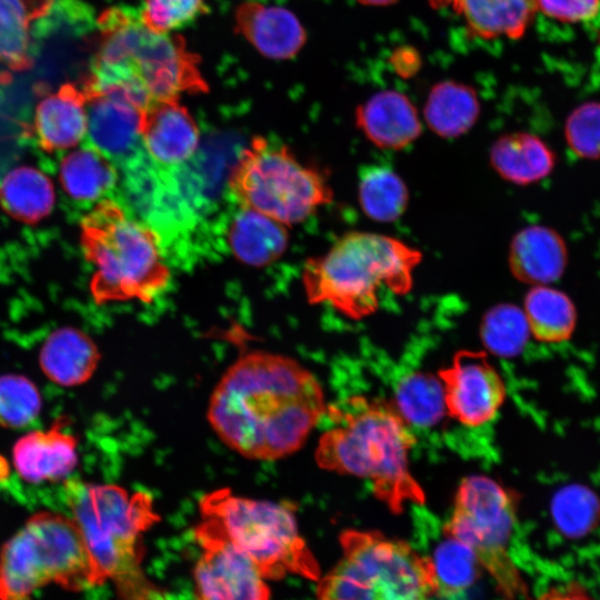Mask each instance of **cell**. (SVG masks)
Here are the masks:
<instances>
[{"mask_svg":"<svg viewBox=\"0 0 600 600\" xmlns=\"http://www.w3.org/2000/svg\"><path fill=\"white\" fill-rule=\"evenodd\" d=\"M326 410L323 391L310 371L291 358L258 350L227 369L207 417L239 454L274 460L300 449Z\"/></svg>","mask_w":600,"mask_h":600,"instance_id":"1","label":"cell"},{"mask_svg":"<svg viewBox=\"0 0 600 600\" xmlns=\"http://www.w3.org/2000/svg\"><path fill=\"white\" fill-rule=\"evenodd\" d=\"M331 427L320 437L316 460L326 470L370 481L373 494L400 513L424 493L409 468L416 438L394 403L354 396L327 407Z\"/></svg>","mask_w":600,"mask_h":600,"instance_id":"2","label":"cell"},{"mask_svg":"<svg viewBox=\"0 0 600 600\" xmlns=\"http://www.w3.org/2000/svg\"><path fill=\"white\" fill-rule=\"evenodd\" d=\"M64 500L99 586L112 582L121 600H163L142 569V536L159 521L151 496L71 480L64 483Z\"/></svg>","mask_w":600,"mask_h":600,"instance_id":"3","label":"cell"},{"mask_svg":"<svg viewBox=\"0 0 600 600\" xmlns=\"http://www.w3.org/2000/svg\"><path fill=\"white\" fill-rule=\"evenodd\" d=\"M422 253L406 242L369 231H350L306 261L302 284L310 303H327L359 320L379 307L382 289L407 294Z\"/></svg>","mask_w":600,"mask_h":600,"instance_id":"4","label":"cell"},{"mask_svg":"<svg viewBox=\"0 0 600 600\" xmlns=\"http://www.w3.org/2000/svg\"><path fill=\"white\" fill-rule=\"evenodd\" d=\"M103 27L91 92H117L144 110L207 89L196 56L180 38L152 32L122 12L108 16Z\"/></svg>","mask_w":600,"mask_h":600,"instance_id":"5","label":"cell"},{"mask_svg":"<svg viewBox=\"0 0 600 600\" xmlns=\"http://www.w3.org/2000/svg\"><path fill=\"white\" fill-rule=\"evenodd\" d=\"M82 246L93 266L91 293L98 303L151 302L169 283L158 232L111 200L100 201L82 221Z\"/></svg>","mask_w":600,"mask_h":600,"instance_id":"6","label":"cell"},{"mask_svg":"<svg viewBox=\"0 0 600 600\" xmlns=\"http://www.w3.org/2000/svg\"><path fill=\"white\" fill-rule=\"evenodd\" d=\"M200 513L196 529L228 541L266 580L288 574L319 579V564L300 536L292 506L218 489L202 498Z\"/></svg>","mask_w":600,"mask_h":600,"instance_id":"7","label":"cell"},{"mask_svg":"<svg viewBox=\"0 0 600 600\" xmlns=\"http://www.w3.org/2000/svg\"><path fill=\"white\" fill-rule=\"evenodd\" d=\"M342 554L320 579L318 600H432L439 581L430 558L376 531L348 529Z\"/></svg>","mask_w":600,"mask_h":600,"instance_id":"8","label":"cell"},{"mask_svg":"<svg viewBox=\"0 0 600 600\" xmlns=\"http://www.w3.org/2000/svg\"><path fill=\"white\" fill-rule=\"evenodd\" d=\"M50 583L71 590L99 586L71 517L41 511L32 514L0 550V600H30Z\"/></svg>","mask_w":600,"mask_h":600,"instance_id":"9","label":"cell"},{"mask_svg":"<svg viewBox=\"0 0 600 600\" xmlns=\"http://www.w3.org/2000/svg\"><path fill=\"white\" fill-rule=\"evenodd\" d=\"M228 190L238 207L284 226L306 220L333 198L321 172L302 164L286 146L263 137H254L241 150L230 170Z\"/></svg>","mask_w":600,"mask_h":600,"instance_id":"10","label":"cell"},{"mask_svg":"<svg viewBox=\"0 0 600 600\" xmlns=\"http://www.w3.org/2000/svg\"><path fill=\"white\" fill-rule=\"evenodd\" d=\"M517 498L484 476L464 478L454 497L444 536L464 546L486 569L504 600L528 598V586L509 554Z\"/></svg>","mask_w":600,"mask_h":600,"instance_id":"11","label":"cell"},{"mask_svg":"<svg viewBox=\"0 0 600 600\" xmlns=\"http://www.w3.org/2000/svg\"><path fill=\"white\" fill-rule=\"evenodd\" d=\"M439 378L447 412L467 427H479L493 419L506 398L503 380L482 351L457 352Z\"/></svg>","mask_w":600,"mask_h":600,"instance_id":"12","label":"cell"},{"mask_svg":"<svg viewBox=\"0 0 600 600\" xmlns=\"http://www.w3.org/2000/svg\"><path fill=\"white\" fill-rule=\"evenodd\" d=\"M202 552L194 568L198 600H270L253 562L224 539L194 529Z\"/></svg>","mask_w":600,"mask_h":600,"instance_id":"13","label":"cell"},{"mask_svg":"<svg viewBox=\"0 0 600 600\" xmlns=\"http://www.w3.org/2000/svg\"><path fill=\"white\" fill-rule=\"evenodd\" d=\"M87 134L91 147L121 167L143 152V109L117 92H90Z\"/></svg>","mask_w":600,"mask_h":600,"instance_id":"14","label":"cell"},{"mask_svg":"<svg viewBox=\"0 0 600 600\" xmlns=\"http://www.w3.org/2000/svg\"><path fill=\"white\" fill-rule=\"evenodd\" d=\"M140 137L148 158L164 169L186 164L200 144L197 122L179 99L147 107L142 112Z\"/></svg>","mask_w":600,"mask_h":600,"instance_id":"15","label":"cell"},{"mask_svg":"<svg viewBox=\"0 0 600 600\" xmlns=\"http://www.w3.org/2000/svg\"><path fill=\"white\" fill-rule=\"evenodd\" d=\"M356 124L372 144L391 150L407 148L422 132L412 101L393 89L378 91L358 106Z\"/></svg>","mask_w":600,"mask_h":600,"instance_id":"16","label":"cell"},{"mask_svg":"<svg viewBox=\"0 0 600 600\" xmlns=\"http://www.w3.org/2000/svg\"><path fill=\"white\" fill-rule=\"evenodd\" d=\"M236 24L250 44L271 59H290L306 42L301 22L282 7L243 2L236 11Z\"/></svg>","mask_w":600,"mask_h":600,"instance_id":"17","label":"cell"},{"mask_svg":"<svg viewBox=\"0 0 600 600\" xmlns=\"http://www.w3.org/2000/svg\"><path fill=\"white\" fill-rule=\"evenodd\" d=\"M12 458L18 474L24 481H58L77 466V440L60 426L33 430L16 442Z\"/></svg>","mask_w":600,"mask_h":600,"instance_id":"18","label":"cell"},{"mask_svg":"<svg viewBox=\"0 0 600 600\" xmlns=\"http://www.w3.org/2000/svg\"><path fill=\"white\" fill-rule=\"evenodd\" d=\"M568 260L561 236L546 226H529L518 231L509 247L508 263L520 282L540 286L558 280Z\"/></svg>","mask_w":600,"mask_h":600,"instance_id":"19","label":"cell"},{"mask_svg":"<svg viewBox=\"0 0 600 600\" xmlns=\"http://www.w3.org/2000/svg\"><path fill=\"white\" fill-rule=\"evenodd\" d=\"M286 226L258 211L238 207L226 226V242L246 264L263 267L279 259L288 246Z\"/></svg>","mask_w":600,"mask_h":600,"instance_id":"20","label":"cell"},{"mask_svg":"<svg viewBox=\"0 0 600 600\" xmlns=\"http://www.w3.org/2000/svg\"><path fill=\"white\" fill-rule=\"evenodd\" d=\"M88 108L80 93L60 89L44 96L34 112L39 143L49 151L76 147L87 134Z\"/></svg>","mask_w":600,"mask_h":600,"instance_id":"21","label":"cell"},{"mask_svg":"<svg viewBox=\"0 0 600 600\" xmlns=\"http://www.w3.org/2000/svg\"><path fill=\"white\" fill-rule=\"evenodd\" d=\"M450 6L472 34L483 39L521 37L537 11L534 0H432Z\"/></svg>","mask_w":600,"mask_h":600,"instance_id":"22","label":"cell"},{"mask_svg":"<svg viewBox=\"0 0 600 600\" xmlns=\"http://www.w3.org/2000/svg\"><path fill=\"white\" fill-rule=\"evenodd\" d=\"M489 161L502 179L518 186H528L550 174L556 157L539 137L528 132H511L493 142Z\"/></svg>","mask_w":600,"mask_h":600,"instance_id":"23","label":"cell"},{"mask_svg":"<svg viewBox=\"0 0 600 600\" xmlns=\"http://www.w3.org/2000/svg\"><path fill=\"white\" fill-rule=\"evenodd\" d=\"M99 357L96 344L88 336L73 328H61L46 339L39 361L51 381L70 387L89 380Z\"/></svg>","mask_w":600,"mask_h":600,"instance_id":"24","label":"cell"},{"mask_svg":"<svg viewBox=\"0 0 600 600\" xmlns=\"http://www.w3.org/2000/svg\"><path fill=\"white\" fill-rule=\"evenodd\" d=\"M480 114V101L470 86L444 80L428 93L423 118L429 129L442 138H457L467 133Z\"/></svg>","mask_w":600,"mask_h":600,"instance_id":"25","label":"cell"},{"mask_svg":"<svg viewBox=\"0 0 600 600\" xmlns=\"http://www.w3.org/2000/svg\"><path fill=\"white\" fill-rule=\"evenodd\" d=\"M523 312L530 334L547 343L571 338L577 324V310L562 291L547 284L533 286L524 297Z\"/></svg>","mask_w":600,"mask_h":600,"instance_id":"26","label":"cell"},{"mask_svg":"<svg viewBox=\"0 0 600 600\" xmlns=\"http://www.w3.org/2000/svg\"><path fill=\"white\" fill-rule=\"evenodd\" d=\"M0 200L12 217L23 222H37L51 212L54 189L44 172L23 166L4 176L0 184Z\"/></svg>","mask_w":600,"mask_h":600,"instance_id":"27","label":"cell"},{"mask_svg":"<svg viewBox=\"0 0 600 600\" xmlns=\"http://www.w3.org/2000/svg\"><path fill=\"white\" fill-rule=\"evenodd\" d=\"M59 176L64 191L78 201H94L118 180L113 162L93 147L77 149L61 161Z\"/></svg>","mask_w":600,"mask_h":600,"instance_id":"28","label":"cell"},{"mask_svg":"<svg viewBox=\"0 0 600 600\" xmlns=\"http://www.w3.org/2000/svg\"><path fill=\"white\" fill-rule=\"evenodd\" d=\"M358 200L371 220L393 222L404 213L409 191L396 171L381 164H369L359 172Z\"/></svg>","mask_w":600,"mask_h":600,"instance_id":"29","label":"cell"},{"mask_svg":"<svg viewBox=\"0 0 600 600\" xmlns=\"http://www.w3.org/2000/svg\"><path fill=\"white\" fill-rule=\"evenodd\" d=\"M550 513L560 534L570 540L590 534L600 523V497L582 483H569L552 496Z\"/></svg>","mask_w":600,"mask_h":600,"instance_id":"30","label":"cell"},{"mask_svg":"<svg viewBox=\"0 0 600 600\" xmlns=\"http://www.w3.org/2000/svg\"><path fill=\"white\" fill-rule=\"evenodd\" d=\"M394 406L408 423L419 427L438 423L447 412L441 380L430 373H409L398 382Z\"/></svg>","mask_w":600,"mask_h":600,"instance_id":"31","label":"cell"},{"mask_svg":"<svg viewBox=\"0 0 600 600\" xmlns=\"http://www.w3.org/2000/svg\"><path fill=\"white\" fill-rule=\"evenodd\" d=\"M480 336L492 353L514 357L526 347L530 330L522 309L512 303H499L483 316Z\"/></svg>","mask_w":600,"mask_h":600,"instance_id":"32","label":"cell"},{"mask_svg":"<svg viewBox=\"0 0 600 600\" xmlns=\"http://www.w3.org/2000/svg\"><path fill=\"white\" fill-rule=\"evenodd\" d=\"M31 43V20L27 0H0V63L19 67Z\"/></svg>","mask_w":600,"mask_h":600,"instance_id":"33","label":"cell"},{"mask_svg":"<svg viewBox=\"0 0 600 600\" xmlns=\"http://www.w3.org/2000/svg\"><path fill=\"white\" fill-rule=\"evenodd\" d=\"M41 409L37 387L21 374L0 377V426L22 428L31 423Z\"/></svg>","mask_w":600,"mask_h":600,"instance_id":"34","label":"cell"},{"mask_svg":"<svg viewBox=\"0 0 600 600\" xmlns=\"http://www.w3.org/2000/svg\"><path fill=\"white\" fill-rule=\"evenodd\" d=\"M431 560L439 581V593L460 591L474 580L476 558L469 549L450 538L439 546Z\"/></svg>","mask_w":600,"mask_h":600,"instance_id":"35","label":"cell"},{"mask_svg":"<svg viewBox=\"0 0 600 600\" xmlns=\"http://www.w3.org/2000/svg\"><path fill=\"white\" fill-rule=\"evenodd\" d=\"M204 0H143L139 19L156 33H171L201 16Z\"/></svg>","mask_w":600,"mask_h":600,"instance_id":"36","label":"cell"},{"mask_svg":"<svg viewBox=\"0 0 600 600\" xmlns=\"http://www.w3.org/2000/svg\"><path fill=\"white\" fill-rule=\"evenodd\" d=\"M566 139L579 157L600 159V103H586L570 114L566 123Z\"/></svg>","mask_w":600,"mask_h":600,"instance_id":"37","label":"cell"},{"mask_svg":"<svg viewBox=\"0 0 600 600\" xmlns=\"http://www.w3.org/2000/svg\"><path fill=\"white\" fill-rule=\"evenodd\" d=\"M537 10L562 21H582L593 18L599 0H534Z\"/></svg>","mask_w":600,"mask_h":600,"instance_id":"38","label":"cell"},{"mask_svg":"<svg viewBox=\"0 0 600 600\" xmlns=\"http://www.w3.org/2000/svg\"><path fill=\"white\" fill-rule=\"evenodd\" d=\"M537 600H594L578 581H570L561 587H552Z\"/></svg>","mask_w":600,"mask_h":600,"instance_id":"39","label":"cell"},{"mask_svg":"<svg viewBox=\"0 0 600 600\" xmlns=\"http://www.w3.org/2000/svg\"><path fill=\"white\" fill-rule=\"evenodd\" d=\"M357 1L364 6L384 7V6L392 4L393 2L398 0H357Z\"/></svg>","mask_w":600,"mask_h":600,"instance_id":"40","label":"cell"}]
</instances>
